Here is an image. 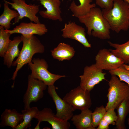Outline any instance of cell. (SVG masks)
<instances>
[{"label": "cell", "mask_w": 129, "mask_h": 129, "mask_svg": "<svg viewBox=\"0 0 129 129\" xmlns=\"http://www.w3.org/2000/svg\"><path fill=\"white\" fill-rule=\"evenodd\" d=\"M77 18L86 27L87 34L90 36L102 40L111 38L110 26L100 8H93L86 14Z\"/></svg>", "instance_id": "obj_1"}, {"label": "cell", "mask_w": 129, "mask_h": 129, "mask_svg": "<svg viewBox=\"0 0 129 129\" xmlns=\"http://www.w3.org/2000/svg\"><path fill=\"white\" fill-rule=\"evenodd\" d=\"M104 16L112 31L118 33L129 28V5L123 0H115L112 8L102 9Z\"/></svg>", "instance_id": "obj_2"}, {"label": "cell", "mask_w": 129, "mask_h": 129, "mask_svg": "<svg viewBox=\"0 0 129 129\" xmlns=\"http://www.w3.org/2000/svg\"><path fill=\"white\" fill-rule=\"evenodd\" d=\"M21 36L23 43V46L19 56L13 62L12 65L16 66L11 79L13 80L12 88L14 87L15 80L19 70L25 64L32 62V58L35 54L43 53L45 50L44 46L34 35L28 38L24 37L22 35Z\"/></svg>", "instance_id": "obj_3"}, {"label": "cell", "mask_w": 129, "mask_h": 129, "mask_svg": "<svg viewBox=\"0 0 129 129\" xmlns=\"http://www.w3.org/2000/svg\"><path fill=\"white\" fill-rule=\"evenodd\" d=\"M111 75L108 83V101L105 107L107 111L116 109L124 101L129 98V85L122 82L116 75Z\"/></svg>", "instance_id": "obj_4"}, {"label": "cell", "mask_w": 129, "mask_h": 129, "mask_svg": "<svg viewBox=\"0 0 129 129\" xmlns=\"http://www.w3.org/2000/svg\"><path fill=\"white\" fill-rule=\"evenodd\" d=\"M28 64L31 71L32 76L42 81L47 86L54 85L56 81L65 76V75L53 74L48 71V64L43 59L34 58L32 62Z\"/></svg>", "instance_id": "obj_5"}, {"label": "cell", "mask_w": 129, "mask_h": 129, "mask_svg": "<svg viewBox=\"0 0 129 129\" xmlns=\"http://www.w3.org/2000/svg\"><path fill=\"white\" fill-rule=\"evenodd\" d=\"M47 86L43 81L33 77L31 74L28 76L27 88L23 97L24 109H29L31 102H36L43 97V91Z\"/></svg>", "instance_id": "obj_6"}, {"label": "cell", "mask_w": 129, "mask_h": 129, "mask_svg": "<svg viewBox=\"0 0 129 129\" xmlns=\"http://www.w3.org/2000/svg\"><path fill=\"white\" fill-rule=\"evenodd\" d=\"M90 92L79 86L66 94L63 99L70 104L75 110L89 109L92 104Z\"/></svg>", "instance_id": "obj_7"}, {"label": "cell", "mask_w": 129, "mask_h": 129, "mask_svg": "<svg viewBox=\"0 0 129 129\" xmlns=\"http://www.w3.org/2000/svg\"><path fill=\"white\" fill-rule=\"evenodd\" d=\"M3 0L5 3L11 5V8L16 11L19 14V16L15 18L13 25L19 22L24 17L28 18L31 22L40 23L39 18L36 16L39 11L38 5L35 4H27L25 0H11L12 2Z\"/></svg>", "instance_id": "obj_8"}, {"label": "cell", "mask_w": 129, "mask_h": 129, "mask_svg": "<svg viewBox=\"0 0 129 129\" xmlns=\"http://www.w3.org/2000/svg\"><path fill=\"white\" fill-rule=\"evenodd\" d=\"M105 73L98 68L96 64L86 66L83 74L79 76L80 86L84 89L90 92L95 86L103 80H106Z\"/></svg>", "instance_id": "obj_9"}, {"label": "cell", "mask_w": 129, "mask_h": 129, "mask_svg": "<svg viewBox=\"0 0 129 129\" xmlns=\"http://www.w3.org/2000/svg\"><path fill=\"white\" fill-rule=\"evenodd\" d=\"M48 92L52 98L56 108V116L63 120L68 121L71 119L75 110L68 102L58 95L54 85L48 86Z\"/></svg>", "instance_id": "obj_10"}, {"label": "cell", "mask_w": 129, "mask_h": 129, "mask_svg": "<svg viewBox=\"0 0 129 129\" xmlns=\"http://www.w3.org/2000/svg\"><path fill=\"white\" fill-rule=\"evenodd\" d=\"M97 67L100 69L110 71L115 70L124 64L123 60L115 56L109 49H100L95 57Z\"/></svg>", "instance_id": "obj_11"}, {"label": "cell", "mask_w": 129, "mask_h": 129, "mask_svg": "<svg viewBox=\"0 0 129 129\" xmlns=\"http://www.w3.org/2000/svg\"><path fill=\"white\" fill-rule=\"evenodd\" d=\"M61 31L62 36L64 38L75 40L85 48H91V45L86 38L85 28L77 25L75 22L70 21L68 23H65Z\"/></svg>", "instance_id": "obj_12"}, {"label": "cell", "mask_w": 129, "mask_h": 129, "mask_svg": "<svg viewBox=\"0 0 129 129\" xmlns=\"http://www.w3.org/2000/svg\"><path fill=\"white\" fill-rule=\"evenodd\" d=\"M7 32L11 35L15 33L22 34L25 38H29L34 34L43 35L48 31L46 25L44 24L33 23L32 22L27 23L22 22L11 30L5 29Z\"/></svg>", "instance_id": "obj_13"}, {"label": "cell", "mask_w": 129, "mask_h": 129, "mask_svg": "<svg viewBox=\"0 0 129 129\" xmlns=\"http://www.w3.org/2000/svg\"><path fill=\"white\" fill-rule=\"evenodd\" d=\"M35 118L41 122H48L51 125L53 129H69L70 126L68 121L63 120L58 118L51 109L47 108L39 110Z\"/></svg>", "instance_id": "obj_14"}, {"label": "cell", "mask_w": 129, "mask_h": 129, "mask_svg": "<svg viewBox=\"0 0 129 129\" xmlns=\"http://www.w3.org/2000/svg\"><path fill=\"white\" fill-rule=\"evenodd\" d=\"M39 1L46 10L40 11L39 13L42 17L53 21H63L60 8L61 2L60 0H32Z\"/></svg>", "instance_id": "obj_15"}, {"label": "cell", "mask_w": 129, "mask_h": 129, "mask_svg": "<svg viewBox=\"0 0 129 129\" xmlns=\"http://www.w3.org/2000/svg\"><path fill=\"white\" fill-rule=\"evenodd\" d=\"M0 124L1 127L9 126L16 129L17 126L23 121L22 113L15 109H6L1 114Z\"/></svg>", "instance_id": "obj_16"}, {"label": "cell", "mask_w": 129, "mask_h": 129, "mask_svg": "<svg viewBox=\"0 0 129 129\" xmlns=\"http://www.w3.org/2000/svg\"><path fill=\"white\" fill-rule=\"evenodd\" d=\"M92 111L89 109L81 110L79 114L73 115L71 119L77 129H95L92 124Z\"/></svg>", "instance_id": "obj_17"}, {"label": "cell", "mask_w": 129, "mask_h": 129, "mask_svg": "<svg viewBox=\"0 0 129 129\" xmlns=\"http://www.w3.org/2000/svg\"><path fill=\"white\" fill-rule=\"evenodd\" d=\"M22 42V38L19 36L15 37L13 40H11L3 57L4 64L8 68H10L12 65L13 60L15 58L19 56L20 51L18 46Z\"/></svg>", "instance_id": "obj_18"}, {"label": "cell", "mask_w": 129, "mask_h": 129, "mask_svg": "<svg viewBox=\"0 0 129 129\" xmlns=\"http://www.w3.org/2000/svg\"><path fill=\"white\" fill-rule=\"evenodd\" d=\"M51 55L59 61L69 60L74 55L75 51L72 47L64 43H60L53 50L51 51Z\"/></svg>", "instance_id": "obj_19"}, {"label": "cell", "mask_w": 129, "mask_h": 129, "mask_svg": "<svg viewBox=\"0 0 129 129\" xmlns=\"http://www.w3.org/2000/svg\"><path fill=\"white\" fill-rule=\"evenodd\" d=\"M80 4L77 5L73 0L69 6V9L73 15L77 18L84 16L89 12L92 8L96 7L95 3L91 4L92 0H78Z\"/></svg>", "instance_id": "obj_20"}, {"label": "cell", "mask_w": 129, "mask_h": 129, "mask_svg": "<svg viewBox=\"0 0 129 129\" xmlns=\"http://www.w3.org/2000/svg\"><path fill=\"white\" fill-rule=\"evenodd\" d=\"M109 46L115 49H109L110 51L118 58L122 59L124 64H129V40L125 43L120 44L108 41Z\"/></svg>", "instance_id": "obj_21"}, {"label": "cell", "mask_w": 129, "mask_h": 129, "mask_svg": "<svg viewBox=\"0 0 129 129\" xmlns=\"http://www.w3.org/2000/svg\"><path fill=\"white\" fill-rule=\"evenodd\" d=\"M116 109L117 113V119L115 124L116 128L117 129H125V119L129 113V98L124 101Z\"/></svg>", "instance_id": "obj_22"}, {"label": "cell", "mask_w": 129, "mask_h": 129, "mask_svg": "<svg viewBox=\"0 0 129 129\" xmlns=\"http://www.w3.org/2000/svg\"><path fill=\"white\" fill-rule=\"evenodd\" d=\"M9 5L5 3L4 4V10L0 16V26L7 30H9L11 27V20L19 15L16 11L11 10L9 8Z\"/></svg>", "instance_id": "obj_23"}, {"label": "cell", "mask_w": 129, "mask_h": 129, "mask_svg": "<svg viewBox=\"0 0 129 129\" xmlns=\"http://www.w3.org/2000/svg\"><path fill=\"white\" fill-rule=\"evenodd\" d=\"M39 111L36 107L30 108L28 110L24 109L22 110L23 121L19 124L16 129H26L30 127L32 119L35 118Z\"/></svg>", "instance_id": "obj_24"}, {"label": "cell", "mask_w": 129, "mask_h": 129, "mask_svg": "<svg viewBox=\"0 0 129 129\" xmlns=\"http://www.w3.org/2000/svg\"><path fill=\"white\" fill-rule=\"evenodd\" d=\"M5 29L3 27L0 26V56L3 57L11 41L10 37L11 35L7 32Z\"/></svg>", "instance_id": "obj_25"}, {"label": "cell", "mask_w": 129, "mask_h": 129, "mask_svg": "<svg viewBox=\"0 0 129 129\" xmlns=\"http://www.w3.org/2000/svg\"><path fill=\"white\" fill-rule=\"evenodd\" d=\"M107 111L105 107L103 105L96 107L91 115L92 124L93 127L96 128L98 126Z\"/></svg>", "instance_id": "obj_26"}, {"label": "cell", "mask_w": 129, "mask_h": 129, "mask_svg": "<svg viewBox=\"0 0 129 129\" xmlns=\"http://www.w3.org/2000/svg\"><path fill=\"white\" fill-rule=\"evenodd\" d=\"M109 72L112 75L118 76L119 80L124 81L129 85V70L125 69L122 65L117 69L109 71Z\"/></svg>", "instance_id": "obj_27"}, {"label": "cell", "mask_w": 129, "mask_h": 129, "mask_svg": "<svg viewBox=\"0 0 129 129\" xmlns=\"http://www.w3.org/2000/svg\"><path fill=\"white\" fill-rule=\"evenodd\" d=\"M115 109H111L107 111L103 118L109 125H115L117 119V116Z\"/></svg>", "instance_id": "obj_28"}, {"label": "cell", "mask_w": 129, "mask_h": 129, "mask_svg": "<svg viewBox=\"0 0 129 129\" xmlns=\"http://www.w3.org/2000/svg\"><path fill=\"white\" fill-rule=\"evenodd\" d=\"M115 0H95L96 4L102 9L107 10L111 9Z\"/></svg>", "instance_id": "obj_29"}, {"label": "cell", "mask_w": 129, "mask_h": 129, "mask_svg": "<svg viewBox=\"0 0 129 129\" xmlns=\"http://www.w3.org/2000/svg\"><path fill=\"white\" fill-rule=\"evenodd\" d=\"M109 124L103 118L101 120L98 126L97 129H108L109 128Z\"/></svg>", "instance_id": "obj_30"}, {"label": "cell", "mask_w": 129, "mask_h": 129, "mask_svg": "<svg viewBox=\"0 0 129 129\" xmlns=\"http://www.w3.org/2000/svg\"><path fill=\"white\" fill-rule=\"evenodd\" d=\"M122 65L125 69L129 70V64H124Z\"/></svg>", "instance_id": "obj_31"}, {"label": "cell", "mask_w": 129, "mask_h": 129, "mask_svg": "<svg viewBox=\"0 0 129 129\" xmlns=\"http://www.w3.org/2000/svg\"><path fill=\"white\" fill-rule=\"evenodd\" d=\"M41 122L40 121H38V122L37 124L36 127H35L34 129H40V124Z\"/></svg>", "instance_id": "obj_32"}, {"label": "cell", "mask_w": 129, "mask_h": 129, "mask_svg": "<svg viewBox=\"0 0 129 129\" xmlns=\"http://www.w3.org/2000/svg\"><path fill=\"white\" fill-rule=\"evenodd\" d=\"M127 2L129 5V0H123Z\"/></svg>", "instance_id": "obj_33"}, {"label": "cell", "mask_w": 129, "mask_h": 129, "mask_svg": "<svg viewBox=\"0 0 129 129\" xmlns=\"http://www.w3.org/2000/svg\"><path fill=\"white\" fill-rule=\"evenodd\" d=\"M127 123L129 126V118H128L127 119Z\"/></svg>", "instance_id": "obj_34"}]
</instances>
